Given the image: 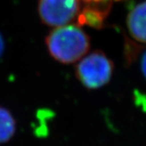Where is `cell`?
I'll return each mask as SVG.
<instances>
[{
	"mask_svg": "<svg viewBox=\"0 0 146 146\" xmlns=\"http://www.w3.org/2000/svg\"><path fill=\"white\" fill-rule=\"evenodd\" d=\"M50 54L59 63H73L83 58L90 47L89 36L76 25L56 27L46 38Z\"/></svg>",
	"mask_w": 146,
	"mask_h": 146,
	"instance_id": "obj_1",
	"label": "cell"
},
{
	"mask_svg": "<svg viewBox=\"0 0 146 146\" xmlns=\"http://www.w3.org/2000/svg\"><path fill=\"white\" fill-rule=\"evenodd\" d=\"M113 68V63L104 53L94 51L79 62L76 67V76L86 88L98 89L109 82Z\"/></svg>",
	"mask_w": 146,
	"mask_h": 146,
	"instance_id": "obj_2",
	"label": "cell"
},
{
	"mask_svg": "<svg viewBox=\"0 0 146 146\" xmlns=\"http://www.w3.org/2000/svg\"><path fill=\"white\" fill-rule=\"evenodd\" d=\"M80 0H39L38 15L43 24L51 27L63 26L77 18Z\"/></svg>",
	"mask_w": 146,
	"mask_h": 146,
	"instance_id": "obj_3",
	"label": "cell"
},
{
	"mask_svg": "<svg viewBox=\"0 0 146 146\" xmlns=\"http://www.w3.org/2000/svg\"><path fill=\"white\" fill-rule=\"evenodd\" d=\"M127 25L131 36L146 44V1L131 8L127 17Z\"/></svg>",
	"mask_w": 146,
	"mask_h": 146,
	"instance_id": "obj_4",
	"label": "cell"
},
{
	"mask_svg": "<svg viewBox=\"0 0 146 146\" xmlns=\"http://www.w3.org/2000/svg\"><path fill=\"white\" fill-rule=\"evenodd\" d=\"M110 4L93 5L89 4L79 13L77 23L80 26L86 25L95 29H101L103 26L105 19L109 12Z\"/></svg>",
	"mask_w": 146,
	"mask_h": 146,
	"instance_id": "obj_5",
	"label": "cell"
},
{
	"mask_svg": "<svg viewBox=\"0 0 146 146\" xmlns=\"http://www.w3.org/2000/svg\"><path fill=\"white\" fill-rule=\"evenodd\" d=\"M16 132V120L10 111L0 106V144L9 141Z\"/></svg>",
	"mask_w": 146,
	"mask_h": 146,
	"instance_id": "obj_6",
	"label": "cell"
},
{
	"mask_svg": "<svg viewBox=\"0 0 146 146\" xmlns=\"http://www.w3.org/2000/svg\"><path fill=\"white\" fill-rule=\"evenodd\" d=\"M87 4L93 5H107L110 4L113 1H121V0H83Z\"/></svg>",
	"mask_w": 146,
	"mask_h": 146,
	"instance_id": "obj_7",
	"label": "cell"
},
{
	"mask_svg": "<svg viewBox=\"0 0 146 146\" xmlns=\"http://www.w3.org/2000/svg\"><path fill=\"white\" fill-rule=\"evenodd\" d=\"M140 66L142 74L146 78V50L143 51V54H141V59H140Z\"/></svg>",
	"mask_w": 146,
	"mask_h": 146,
	"instance_id": "obj_8",
	"label": "cell"
},
{
	"mask_svg": "<svg viewBox=\"0 0 146 146\" xmlns=\"http://www.w3.org/2000/svg\"><path fill=\"white\" fill-rule=\"evenodd\" d=\"M3 50H4V41H3V36L0 33V57L2 56L3 53Z\"/></svg>",
	"mask_w": 146,
	"mask_h": 146,
	"instance_id": "obj_9",
	"label": "cell"
}]
</instances>
